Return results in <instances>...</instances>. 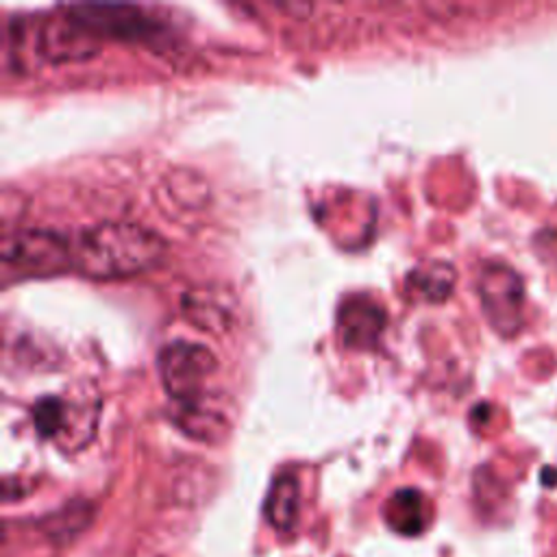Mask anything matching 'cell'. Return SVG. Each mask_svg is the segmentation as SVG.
I'll return each mask as SVG.
<instances>
[{
  "label": "cell",
  "mask_w": 557,
  "mask_h": 557,
  "mask_svg": "<svg viewBox=\"0 0 557 557\" xmlns=\"http://www.w3.org/2000/svg\"><path fill=\"white\" fill-rule=\"evenodd\" d=\"M163 252L159 233L133 222H102L83 233L72 263L89 278H122L157 265Z\"/></svg>",
  "instance_id": "1"
},
{
  "label": "cell",
  "mask_w": 557,
  "mask_h": 557,
  "mask_svg": "<svg viewBox=\"0 0 557 557\" xmlns=\"http://www.w3.org/2000/svg\"><path fill=\"white\" fill-rule=\"evenodd\" d=\"M4 278H35L67 270L72 263L63 237L50 231H15L4 235L0 248Z\"/></svg>",
  "instance_id": "2"
},
{
  "label": "cell",
  "mask_w": 557,
  "mask_h": 557,
  "mask_svg": "<svg viewBox=\"0 0 557 557\" xmlns=\"http://www.w3.org/2000/svg\"><path fill=\"white\" fill-rule=\"evenodd\" d=\"M213 352L194 342L174 339L157 355V370L165 392L176 403H191L205 396V383L215 372Z\"/></svg>",
  "instance_id": "3"
},
{
  "label": "cell",
  "mask_w": 557,
  "mask_h": 557,
  "mask_svg": "<svg viewBox=\"0 0 557 557\" xmlns=\"http://www.w3.org/2000/svg\"><path fill=\"white\" fill-rule=\"evenodd\" d=\"M63 11L96 37L139 41L157 33V24L133 4H70Z\"/></svg>",
  "instance_id": "4"
},
{
  "label": "cell",
  "mask_w": 557,
  "mask_h": 557,
  "mask_svg": "<svg viewBox=\"0 0 557 557\" xmlns=\"http://www.w3.org/2000/svg\"><path fill=\"white\" fill-rule=\"evenodd\" d=\"M481 302L492 326L500 333H511L518 326L522 285L505 265H487L479 281Z\"/></svg>",
  "instance_id": "5"
},
{
  "label": "cell",
  "mask_w": 557,
  "mask_h": 557,
  "mask_svg": "<svg viewBox=\"0 0 557 557\" xmlns=\"http://www.w3.org/2000/svg\"><path fill=\"white\" fill-rule=\"evenodd\" d=\"M39 54L50 63L83 61L98 50V37L83 28L74 17L54 15L46 20L37 37Z\"/></svg>",
  "instance_id": "6"
},
{
  "label": "cell",
  "mask_w": 557,
  "mask_h": 557,
  "mask_svg": "<svg viewBox=\"0 0 557 557\" xmlns=\"http://www.w3.org/2000/svg\"><path fill=\"white\" fill-rule=\"evenodd\" d=\"M183 315L207 333H224L235 320L233 296L215 285L194 287L183 294Z\"/></svg>",
  "instance_id": "7"
},
{
  "label": "cell",
  "mask_w": 557,
  "mask_h": 557,
  "mask_svg": "<svg viewBox=\"0 0 557 557\" xmlns=\"http://www.w3.org/2000/svg\"><path fill=\"white\" fill-rule=\"evenodd\" d=\"M383 329V311L368 298H350L339 309V333L346 346H370Z\"/></svg>",
  "instance_id": "8"
},
{
  "label": "cell",
  "mask_w": 557,
  "mask_h": 557,
  "mask_svg": "<svg viewBox=\"0 0 557 557\" xmlns=\"http://www.w3.org/2000/svg\"><path fill=\"white\" fill-rule=\"evenodd\" d=\"M176 424L194 440L218 442L228 433L226 413L218 409L213 400L205 394L198 400L183 403L176 413Z\"/></svg>",
  "instance_id": "9"
},
{
  "label": "cell",
  "mask_w": 557,
  "mask_h": 557,
  "mask_svg": "<svg viewBox=\"0 0 557 557\" xmlns=\"http://www.w3.org/2000/svg\"><path fill=\"white\" fill-rule=\"evenodd\" d=\"M387 524L400 535H418L426 527V507L418 490L405 487L394 492L385 505Z\"/></svg>",
  "instance_id": "10"
},
{
  "label": "cell",
  "mask_w": 557,
  "mask_h": 557,
  "mask_svg": "<svg viewBox=\"0 0 557 557\" xmlns=\"http://www.w3.org/2000/svg\"><path fill=\"white\" fill-rule=\"evenodd\" d=\"M298 516V481L292 474H281L272 481L265 496V518L278 531H289Z\"/></svg>",
  "instance_id": "11"
},
{
  "label": "cell",
  "mask_w": 557,
  "mask_h": 557,
  "mask_svg": "<svg viewBox=\"0 0 557 557\" xmlns=\"http://www.w3.org/2000/svg\"><path fill=\"white\" fill-rule=\"evenodd\" d=\"M453 270L446 263H431L424 268L413 270L407 276V287H413V292L422 298V300H442L446 298V294L450 292L455 278H453Z\"/></svg>",
  "instance_id": "12"
},
{
  "label": "cell",
  "mask_w": 557,
  "mask_h": 557,
  "mask_svg": "<svg viewBox=\"0 0 557 557\" xmlns=\"http://www.w3.org/2000/svg\"><path fill=\"white\" fill-rule=\"evenodd\" d=\"M70 409L61 398L44 396L33 405V424L44 437H59L67 431Z\"/></svg>",
  "instance_id": "13"
}]
</instances>
